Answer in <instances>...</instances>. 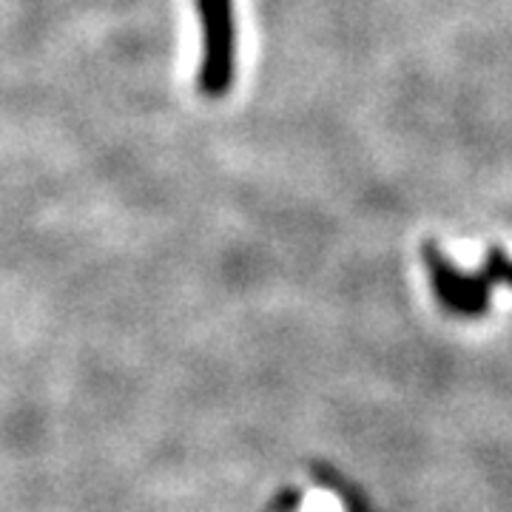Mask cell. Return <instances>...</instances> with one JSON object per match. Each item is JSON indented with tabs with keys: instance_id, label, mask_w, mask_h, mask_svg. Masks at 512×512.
<instances>
[{
	"instance_id": "1",
	"label": "cell",
	"mask_w": 512,
	"mask_h": 512,
	"mask_svg": "<svg viewBox=\"0 0 512 512\" xmlns=\"http://www.w3.org/2000/svg\"><path fill=\"white\" fill-rule=\"evenodd\" d=\"M200 18L202 57L197 89L205 100H222L237 83V12L234 0H194Z\"/></svg>"
}]
</instances>
